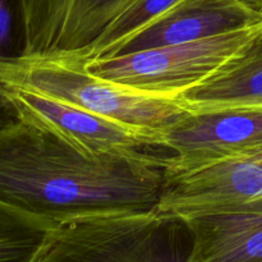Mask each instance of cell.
I'll return each instance as SVG.
<instances>
[{
	"label": "cell",
	"instance_id": "cell-1",
	"mask_svg": "<svg viewBox=\"0 0 262 262\" xmlns=\"http://www.w3.org/2000/svg\"><path fill=\"white\" fill-rule=\"evenodd\" d=\"M166 158L145 150L90 155L14 119L0 124V202L54 223L158 209Z\"/></svg>",
	"mask_w": 262,
	"mask_h": 262
},
{
	"label": "cell",
	"instance_id": "cell-15",
	"mask_svg": "<svg viewBox=\"0 0 262 262\" xmlns=\"http://www.w3.org/2000/svg\"><path fill=\"white\" fill-rule=\"evenodd\" d=\"M234 2L250 12L262 15V0H234Z\"/></svg>",
	"mask_w": 262,
	"mask_h": 262
},
{
	"label": "cell",
	"instance_id": "cell-12",
	"mask_svg": "<svg viewBox=\"0 0 262 262\" xmlns=\"http://www.w3.org/2000/svg\"><path fill=\"white\" fill-rule=\"evenodd\" d=\"M55 223L0 202V262H35Z\"/></svg>",
	"mask_w": 262,
	"mask_h": 262
},
{
	"label": "cell",
	"instance_id": "cell-13",
	"mask_svg": "<svg viewBox=\"0 0 262 262\" xmlns=\"http://www.w3.org/2000/svg\"><path fill=\"white\" fill-rule=\"evenodd\" d=\"M181 0H133L92 46L84 61L113 58L118 49L151 20Z\"/></svg>",
	"mask_w": 262,
	"mask_h": 262
},
{
	"label": "cell",
	"instance_id": "cell-14",
	"mask_svg": "<svg viewBox=\"0 0 262 262\" xmlns=\"http://www.w3.org/2000/svg\"><path fill=\"white\" fill-rule=\"evenodd\" d=\"M12 30V5L10 0H0V49L9 40Z\"/></svg>",
	"mask_w": 262,
	"mask_h": 262
},
{
	"label": "cell",
	"instance_id": "cell-10",
	"mask_svg": "<svg viewBox=\"0 0 262 262\" xmlns=\"http://www.w3.org/2000/svg\"><path fill=\"white\" fill-rule=\"evenodd\" d=\"M178 99L189 112L262 107V22L234 55Z\"/></svg>",
	"mask_w": 262,
	"mask_h": 262
},
{
	"label": "cell",
	"instance_id": "cell-7",
	"mask_svg": "<svg viewBox=\"0 0 262 262\" xmlns=\"http://www.w3.org/2000/svg\"><path fill=\"white\" fill-rule=\"evenodd\" d=\"M0 105L90 155L161 147L155 136L28 90L0 84Z\"/></svg>",
	"mask_w": 262,
	"mask_h": 262
},
{
	"label": "cell",
	"instance_id": "cell-4",
	"mask_svg": "<svg viewBox=\"0 0 262 262\" xmlns=\"http://www.w3.org/2000/svg\"><path fill=\"white\" fill-rule=\"evenodd\" d=\"M261 22L192 42L90 61L86 67L95 76L120 86L178 96L219 69L255 35Z\"/></svg>",
	"mask_w": 262,
	"mask_h": 262
},
{
	"label": "cell",
	"instance_id": "cell-11",
	"mask_svg": "<svg viewBox=\"0 0 262 262\" xmlns=\"http://www.w3.org/2000/svg\"><path fill=\"white\" fill-rule=\"evenodd\" d=\"M182 220L192 235L187 262H262V206Z\"/></svg>",
	"mask_w": 262,
	"mask_h": 262
},
{
	"label": "cell",
	"instance_id": "cell-3",
	"mask_svg": "<svg viewBox=\"0 0 262 262\" xmlns=\"http://www.w3.org/2000/svg\"><path fill=\"white\" fill-rule=\"evenodd\" d=\"M191 251L186 223L156 209L55 223L35 262H187Z\"/></svg>",
	"mask_w": 262,
	"mask_h": 262
},
{
	"label": "cell",
	"instance_id": "cell-8",
	"mask_svg": "<svg viewBox=\"0 0 262 262\" xmlns=\"http://www.w3.org/2000/svg\"><path fill=\"white\" fill-rule=\"evenodd\" d=\"M262 206V158L168 171L159 211L179 219Z\"/></svg>",
	"mask_w": 262,
	"mask_h": 262
},
{
	"label": "cell",
	"instance_id": "cell-6",
	"mask_svg": "<svg viewBox=\"0 0 262 262\" xmlns=\"http://www.w3.org/2000/svg\"><path fill=\"white\" fill-rule=\"evenodd\" d=\"M161 147L173 152L166 159L168 171L262 158V107L189 112L165 130Z\"/></svg>",
	"mask_w": 262,
	"mask_h": 262
},
{
	"label": "cell",
	"instance_id": "cell-9",
	"mask_svg": "<svg viewBox=\"0 0 262 262\" xmlns=\"http://www.w3.org/2000/svg\"><path fill=\"white\" fill-rule=\"evenodd\" d=\"M261 19L234 0H181L135 33L114 56L199 41Z\"/></svg>",
	"mask_w": 262,
	"mask_h": 262
},
{
	"label": "cell",
	"instance_id": "cell-5",
	"mask_svg": "<svg viewBox=\"0 0 262 262\" xmlns=\"http://www.w3.org/2000/svg\"><path fill=\"white\" fill-rule=\"evenodd\" d=\"M133 0H17L26 55L84 61L92 46Z\"/></svg>",
	"mask_w": 262,
	"mask_h": 262
},
{
	"label": "cell",
	"instance_id": "cell-2",
	"mask_svg": "<svg viewBox=\"0 0 262 262\" xmlns=\"http://www.w3.org/2000/svg\"><path fill=\"white\" fill-rule=\"evenodd\" d=\"M0 84L37 92L99 117L152 135L166 129L189 110L178 96L141 92L95 76L83 61L67 56L0 54Z\"/></svg>",
	"mask_w": 262,
	"mask_h": 262
}]
</instances>
